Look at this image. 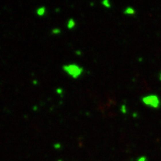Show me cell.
Here are the masks:
<instances>
[{
	"label": "cell",
	"mask_w": 161,
	"mask_h": 161,
	"mask_svg": "<svg viewBox=\"0 0 161 161\" xmlns=\"http://www.w3.org/2000/svg\"><path fill=\"white\" fill-rule=\"evenodd\" d=\"M62 70L66 75L73 79L78 78L84 73V68L75 63L64 64L62 66Z\"/></svg>",
	"instance_id": "6da1fadb"
},
{
	"label": "cell",
	"mask_w": 161,
	"mask_h": 161,
	"mask_svg": "<svg viewBox=\"0 0 161 161\" xmlns=\"http://www.w3.org/2000/svg\"><path fill=\"white\" fill-rule=\"evenodd\" d=\"M141 101L144 105L153 109H158L161 106L160 99L156 94H149L145 95L141 99Z\"/></svg>",
	"instance_id": "7a4b0ae2"
},
{
	"label": "cell",
	"mask_w": 161,
	"mask_h": 161,
	"mask_svg": "<svg viewBox=\"0 0 161 161\" xmlns=\"http://www.w3.org/2000/svg\"><path fill=\"white\" fill-rule=\"evenodd\" d=\"M46 11L47 10H46V6H40V7H37V10H36V14L38 17H43L46 14Z\"/></svg>",
	"instance_id": "3957f363"
},
{
	"label": "cell",
	"mask_w": 161,
	"mask_h": 161,
	"mask_svg": "<svg viewBox=\"0 0 161 161\" xmlns=\"http://www.w3.org/2000/svg\"><path fill=\"white\" fill-rule=\"evenodd\" d=\"M76 26V22L73 18H70L66 22V28L68 29L72 30Z\"/></svg>",
	"instance_id": "277c9868"
},
{
	"label": "cell",
	"mask_w": 161,
	"mask_h": 161,
	"mask_svg": "<svg viewBox=\"0 0 161 161\" xmlns=\"http://www.w3.org/2000/svg\"><path fill=\"white\" fill-rule=\"evenodd\" d=\"M123 13L125 15H134L136 14V10L131 6H128L124 8Z\"/></svg>",
	"instance_id": "5b68a950"
},
{
	"label": "cell",
	"mask_w": 161,
	"mask_h": 161,
	"mask_svg": "<svg viewBox=\"0 0 161 161\" xmlns=\"http://www.w3.org/2000/svg\"><path fill=\"white\" fill-rule=\"evenodd\" d=\"M101 5L106 8H110L111 7V3L109 0H103L102 2H101Z\"/></svg>",
	"instance_id": "8992f818"
},
{
	"label": "cell",
	"mask_w": 161,
	"mask_h": 161,
	"mask_svg": "<svg viewBox=\"0 0 161 161\" xmlns=\"http://www.w3.org/2000/svg\"><path fill=\"white\" fill-rule=\"evenodd\" d=\"M51 34L54 35H58L61 33V29L59 28H54L53 29L51 30Z\"/></svg>",
	"instance_id": "52a82bcc"
},
{
	"label": "cell",
	"mask_w": 161,
	"mask_h": 161,
	"mask_svg": "<svg viewBox=\"0 0 161 161\" xmlns=\"http://www.w3.org/2000/svg\"><path fill=\"white\" fill-rule=\"evenodd\" d=\"M120 111L123 114H126L128 110H127V107L125 104H122L120 108Z\"/></svg>",
	"instance_id": "ba28073f"
},
{
	"label": "cell",
	"mask_w": 161,
	"mask_h": 161,
	"mask_svg": "<svg viewBox=\"0 0 161 161\" xmlns=\"http://www.w3.org/2000/svg\"><path fill=\"white\" fill-rule=\"evenodd\" d=\"M137 161H148V159L145 156H141L137 159Z\"/></svg>",
	"instance_id": "9c48e42d"
},
{
	"label": "cell",
	"mask_w": 161,
	"mask_h": 161,
	"mask_svg": "<svg viewBox=\"0 0 161 161\" xmlns=\"http://www.w3.org/2000/svg\"><path fill=\"white\" fill-rule=\"evenodd\" d=\"M56 92L57 93V94H59V95H61V94L63 93V90L61 89V88H57V90H56Z\"/></svg>",
	"instance_id": "30bf717a"
},
{
	"label": "cell",
	"mask_w": 161,
	"mask_h": 161,
	"mask_svg": "<svg viewBox=\"0 0 161 161\" xmlns=\"http://www.w3.org/2000/svg\"><path fill=\"white\" fill-rule=\"evenodd\" d=\"M54 147H55L56 149H60V147H61V146H60V143H55V144L54 145Z\"/></svg>",
	"instance_id": "8fae6325"
},
{
	"label": "cell",
	"mask_w": 161,
	"mask_h": 161,
	"mask_svg": "<svg viewBox=\"0 0 161 161\" xmlns=\"http://www.w3.org/2000/svg\"><path fill=\"white\" fill-rule=\"evenodd\" d=\"M75 54L77 55H81V54H82V52L80 51H79V50H78V51H75Z\"/></svg>",
	"instance_id": "7c38bea8"
},
{
	"label": "cell",
	"mask_w": 161,
	"mask_h": 161,
	"mask_svg": "<svg viewBox=\"0 0 161 161\" xmlns=\"http://www.w3.org/2000/svg\"><path fill=\"white\" fill-rule=\"evenodd\" d=\"M158 78H159V80H160V81H161V72H160V74H159V77H158Z\"/></svg>",
	"instance_id": "4fadbf2b"
}]
</instances>
